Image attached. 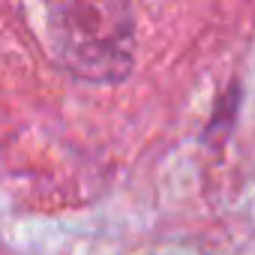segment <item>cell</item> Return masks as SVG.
<instances>
[{"label": "cell", "instance_id": "1", "mask_svg": "<svg viewBox=\"0 0 255 255\" xmlns=\"http://www.w3.org/2000/svg\"><path fill=\"white\" fill-rule=\"evenodd\" d=\"M57 63L90 84H114L132 72L135 15L126 3H57L45 12Z\"/></svg>", "mask_w": 255, "mask_h": 255}]
</instances>
